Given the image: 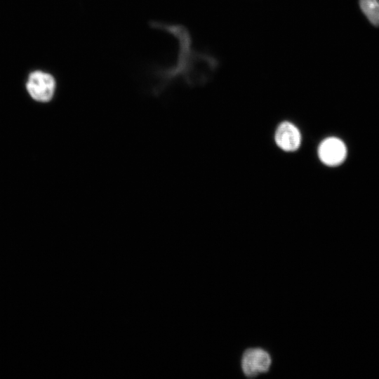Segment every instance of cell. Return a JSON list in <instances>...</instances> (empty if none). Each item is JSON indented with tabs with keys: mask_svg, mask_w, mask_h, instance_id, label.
<instances>
[{
	"mask_svg": "<svg viewBox=\"0 0 379 379\" xmlns=\"http://www.w3.org/2000/svg\"><path fill=\"white\" fill-rule=\"evenodd\" d=\"M270 354L260 348L246 350L241 358V368L244 375L253 378L268 371L271 365Z\"/></svg>",
	"mask_w": 379,
	"mask_h": 379,
	"instance_id": "cell-3",
	"label": "cell"
},
{
	"mask_svg": "<svg viewBox=\"0 0 379 379\" xmlns=\"http://www.w3.org/2000/svg\"><path fill=\"white\" fill-rule=\"evenodd\" d=\"M56 83L54 77L46 72L34 71L28 77L26 88L30 96L39 102L50 101L55 93Z\"/></svg>",
	"mask_w": 379,
	"mask_h": 379,
	"instance_id": "cell-2",
	"label": "cell"
},
{
	"mask_svg": "<svg viewBox=\"0 0 379 379\" xmlns=\"http://www.w3.org/2000/svg\"><path fill=\"white\" fill-rule=\"evenodd\" d=\"M149 25L153 29L171 34L176 39L178 46L174 64L155 67L151 70L149 90L152 94L159 95L178 81L195 86L209 79L218 62L208 53L194 49L190 32L185 26L154 20L150 21Z\"/></svg>",
	"mask_w": 379,
	"mask_h": 379,
	"instance_id": "cell-1",
	"label": "cell"
},
{
	"mask_svg": "<svg viewBox=\"0 0 379 379\" xmlns=\"http://www.w3.org/2000/svg\"><path fill=\"white\" fill-rule=\"evenodd\" d=\"M274 140L280 149L291 152L300 147L302 137L296 126L289 121H283L276 129Z\"/></svg>",
	"mask_w": 379,
	"mask_h": 379,
	"instance_id": "cell-5",
	"label": "cell"
},
{
	"mask_svg": "<svg viewBox=\"0 0 379 379\" xmlns=\"http://www.w3.org/2000/svg\"><path fill=\"white\" fill-rule=\"evenodd\" d=\"M360 8L374 25H379V0H359Z\"/></svg>",
	"mask_w": 379,
	"mask_h": 379,
	"instance_id": "cell-6",
	"label": "cell"
},
{
	"mask_svg": "<svg viewBox=\"0 0 379 379\" xmlns=\"http://www.w3.org/2000/svg\"><path fill=\"white\" fill-rule=\"evenodd\" d=\"M317 154L320 161L326 166H335L343 162L347 156V148L339 138L329 137L321 142Z\"/></svg>",
	"mask_w": 379,
	"mask_h": 379,
	"instance_id": "cell-4",
	"label": "cell"
}]
</instances>
